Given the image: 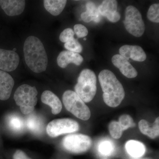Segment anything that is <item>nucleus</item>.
<instances>
[{"instance_id":"1","label":"nucleus","mask_w":159,"mask_h":159,"mask_svg":"<svg viewBox=\"0 0 159 159\" xmlns=\"http://www.w3.org/2000/svg\"><path fill=\"white\" fill-rule=\"evenodd\" d=\"M24 56L26 64L31 71L40 73L46 70L48 58L43 44L38 38L31 36L24 43Z\"/></svg>"},{"instance_id":"2","label":"nucleus","mask_w":159,"mask_h":159,"mask_svg":"<svg viewBox=\"0 0 159 159\" xmlns=\"http://www.w3.org/2000/svg\"><path fill=\"white\" fill-rule=\"evenodd\" d=\"M98 78L106 104L112 107L120 105L125 97V91L114 73L109 70H102L99 73Z\"/></svg>"},{"instance_id":"3","label":"nucleus","mask_w":159,"mask_h":159,"mask_svg":"<svg viewBox=\"0 0 159 159\" xmlns=\"http://www.w3.org/2000/svg\"><path fill=\"white\" fill-rule=\"evenodd\" d=\"M97 77L89 69L83 70L75 86V93L84 102L92 101L97 93Z\"/></svg>"},{"instance_id":"4","label":"nucleus","mask_w":159,"mask_h":159,"mask_svg":"<svg viewBox=\"0 0 159 159\" xmlns=\"http://www.w3.org/2000/svg\"><path fill=\"white\" fill-rule=\"evenodd\" d=\"M37 94L36 88L28 84H22L16 89L14 99L23 114L29 115L34 110L37 103Z\"/></svg>"},{"instance_id":"5","label":"nucleus","mask_w":159,"mask_h":159,"mask_svg":"<svg viewBox=\"0 0 159 159\" xmlns=\"http://www.w3.org/2000/svg\"><path fill=\"white\" fill-rule=\"evenodd\" d=\"M62 101L66 108L78 119L86 121L90 118L89 108L74 91H66Z\"/></svg>"},{"instance_id":"6","label":"nucleus","mask_w":159,"mask_h":159,"mask_svg":"<svg viewBox=\"0 0 159 159\" xmlns=\"http://www.w3.org/2000/svg\"><path fill=\"white\" fill-rule=\"evenodd\" d=\"M124 25L126 31L134 36L141 37L144 34L145 24L142 15L134 6H129L125 9Z\"/></svg>"},{"instance_id":"7","label":"nucleus","mask_w":159,"mask_h":159,"mask_svg":"<svg viewBox=\"0 0 159 159\" xmlns=\"http://www.w3.org/2000/svg\"><path fill=\"white\" fill-rule=\"evenodd\" d=\"M92 139L82 134H72L64 138L62 145L64 148L71 153H81L91 148Z\"/></svg>"},{"instance_id":"8","label":"nucleus","mask_w":159,"mask_h":159,"mask_svg":"<svg viewBox=\"0 0 159 159\" xmlns=\"http://www.w3.org/2000/svg\"><path fill=\"white\" fill-rule=\"evenodd\" d=\"M79 129V124L73 119H57L49 122L47 132L49 136L55 138L63 134L77 131Z\"/></svg>"},{"instance_id":"9","label":"nucleus","mask_w":159,"mask_h":159,"mask_svg":"<svg viewBox=\"0 0 159 159\" xmlns=\"http://www.w3.org/2000/svg\"><path fill=\"white\" fill-rule=\"evenodd\" d=\"M18 54L13 51L0 49V69L5 72H11L19 64Z\"/></svg>"},{"instance_id":"10","label":"nucleus","mask_w":159,"mask_h":159,"mask_svg":"<svg viewBox=\"0 0 159 159\" xmlns=\"http://www.w3.org/2000/svg\"><path fill=\"white\" fill-rule=\"evenodd\" d=\"M118 2L115 0H106L103 1L102 4L98 7V10L101 16L106 17L112 23L119 20L121 15L117 11Z\"/></svg>"},{"instance_id":"11","label":"nucleus","mask_w":159,"mask_h":159,"mask_svg":"<svg viewBox=\"0 0 159 159\" xmlns=\"http://www.w3.org/2000/svg\"><path fill=\"white\" fill-rule=\"evenodd\" d=\"M112 62L119 69L121 73L129 78H133L138 76V72L129 62L128 59L120 54H116L112 57Z\"/></svg>"},{"instance_id":"12","label":"nucleus","mask_w":159,"mask_h":159,"mask_svg":"<svg viewBox=\"0 0 159 159\" xmlns=\"http://www.w3.org/2000/svg\"><path fill=\"white\" fill-rule=\"evenodd\" d=\"M119 54L123 57L135 61L142 62L146 59V54L141 47L136 45H125L121 47L119 50Z\"/></svg>"},{"instance_id":"13","label":"nucleus","mask_w":159,"mask_h":159,"mask_svg":"<svg viewBox=\"0 0 159 159\" xmlns=\"http://www.w3.org/2000/svg\"><path fill=\"white\" fill-rule=\"evenodd\" d=\"M26 2L24 0H2L1 6L7 15L15 16L21 14L25 10Z\"/></svg>"},{"instance_id":"14","label":"nucleus","mask_w":159,"mask_h":159,"mask_svg":"<svg viewBox=\"0 0 159 159\" xmlns=\"http://www.w3.org/2000/svg\"><path fill=\"white\" fill-rule=\"evenodd\" d=\"M14 83V80L10 74L0 70V100L9 99Z\"/></svg>"},{"instance_id":"15","label":"nucleus","mask_w":159,"mask_h":159,"mask_svg":"<svg viewBox=\"0 0 159 159\" xmlns=\"http://www.w3.org/2000/svg\"><path fill=\"white\" fill-rule=\"evenodd\" d=\"M83 61V57L80 54L68 51H61L57 57V65L61 68H65L70 63L80 65Z\"/></svg>"},{"instance_id":"16","label":"nucleus","mask_w":159,"mask_h":159,"mask_svg":"<svg viewBox=\"0 0 159 159\" xmlns=\"http://www.w3.org/2000/svg\"><path fill=\"white\" fill-rule=\"evenodd\" d=\"M42 102L51 107V112L54 115H57L61 111L62 104L59 98L51 91H44L42 94Z\"/></svg>"},{"instance_id":"17","label":"nucleus","mask_w":159,"mask_h":159,"mask_svg":"<svg viewBox=\"0 0 159 159\" xmlns=\"http://www.w3.org/2000/svg\"><path fill=\"white\" fill-rule=\"evenodd\" d=\"M25 125L29 130L35 134L42 133L44 126L43 119L39 116L32 113L26 118Z\"/></svg>"},{"instance_id":"18","label":"nucleus","mask_w":159,"mask_h":159,"mask_svg":"<svg viewBox=\"0 0 159 159\" xmlns=\"http://www.w3.org/2000/svg\"><path fill=\"white\" fill-rule=\"evenodd\" d=\"M139 128L140 131L144 134L148 136L151 139H155L159 135V118H157L154 122L152 127H149V123L144 119L139 122Z\"/></svg>"},{"instance_id":"19","label":"nucleus","mask_w":159,"mask_h":159,"mask_svg":"<svg viewBox=\"0 0 159 159\" xmlns=\"http://www.w3.org/2000/svg\"><path fill=\"white\" fill-rule=\"evenodd\" d=\"M67 3L66 0H44V6L49 13L54 16L62 12Z\"/></svg>"},{"instance_id":"20","label":"nucleus","mask_w":159,"mask_h":159,"mask_svg":"<svg viewBox=\"0 0 159 159\" xmlns=\"http://www.w3.org/2000/svg\"><path fill=\"white\" fill-rule=\"evenodd\" d=\"M125 148L131 156L135 158L142 156L146 151L145 145L143 143L134 140H130L126 142Z\"/></svg>"},{"instance_id":"21","label":"nucleus","mask_w":159,"mask_h":159,"mask_svg":"<svg viewBox=\"0 0 159 159\" xmlns=\"http://www.w3.org/2000/svg\"><path fill=\"white\" fill-rule=\"evenodd\" d=\"M7 123L9 128L14 132H21L25 127V122L22 118L15 114L8 117Z\"/></svg>"},{"instance_id":"22","label":"nucleus","mask_w":159,"mask_h":159,"mask_svg":"<svg viewBox=\"0 0 159 159\" xmlns=\"http://www.w3.org/2000/svg\"><path fill=\"white\" fill-rule=\"evenodd\" d=\"M108 129L111 135L114 139H119L122 137L123 131L118 122H111L109 124Z\"/></svg>"},{"instance_id":"23","label":"nucleus","mask_w":159,"mask_h":159,"mask_svg":"<svg viewBox=\"0 0 159 159\" xmlns=\"http://www.w3.org/2000/svg\"><path fill=\"white\" fill-rule=\"evenodd\" d=\"M148 19L152 22H159V4H154L149 7L147 13Z\"/></svg>"},{"instance_id":"24","label":"nucleus","mask_w":159,"mask_h":159,"mask_svg":"<svg viewBox=\"0 0 159 159\" xmlns=\"http://www.w3.org/2000/svg\"><path fill=\"white\" fill-rule=\"evenodd\" d=\"M118 122L123 131L126 130L128 128L133 127L135 125L133 119L130 116L128 115L121 116L119 117Z\"/></svg>"},{"instance_id":"25","label":"nucleus","mask_w":159,"mask_h":159,"mask_svg":"<svg viewBox=\"0 0 159 159\" xmlns=\"http://www.w3.org/2000/svg\"><path fill=\"white\" fill-rule=\"evenodd\" d=\"M114 146L110 141H103L99 145L98 150L101 154L104 156H110L114 151Z\"/></svg>"},{"instance_id":"26","label":"nucleus","mask_w":159,"mask_h":159,"mask_svg":"<svg viewBox=\"0 0 159 159\" xmlns=\"http://www.w3.org/2000/svg\"><path fill=\"white\" fill-rule=\"evenodd\" d=\"M64 47L68 51L78 54L81 53L83 50L82 45L77 39L74 38L69 42L65 43Z\"/></svg>"},{"instance_id":"27","label":"nucleus","mask_w":159,"mask_h":159,"mask_svg":"<svg viewBox=\"0 0 159 159\" xmlns=\"http://www.w3.org/2000/svg\"><path fill=\"white\" fill-rule=\"evenodd\" d=\"M87 10L94 18V21L95 22L99 23L100 21V16L98 7L96 6L94 3L92 2H88L86 4Z\"/></svg>"},{"instance_id":"28","label":"nucleus","mask_w":159,"mask_h":159,"mask_svg":"<svg viewBox=\"0 0 159 159\" xmlns=\"http://www.w3.org/2000/svg\"><path fill=\"white\" fill-rule=\"evenodd\" d=\"M74 32L73 29L68 28L63 30L60 34L59 39L61 42L68 43L71 40L74 39Z\"/></svg>"},{"instance_id":"29","label":"nucleus","mask_w":159,"mask_h":159,"mask_svg":"<svg viewBox=\"0 0 159 159\" xmlns=\"http://www.w3.org/2000/svg\"><path fill=\"white\" fill-rule=\"evenodd\" d=\"M74 32L79 38L85 37L88 34V29L83 25L77 24L74 26Z\"/></svg>"},{"instance_id":"30","label":"nucleus","mask_w":159,"mask_h":159,"mask_svg":"<svg viewBox=\"0 0 159 159\" xmlns=\"http://www.w3.org/2000/svg\"><path fill=\"white\" fill-rule=\"evenodd\" d=\"M13 159H31L27 156L24 152L20 150H18L13 155Z\"/></svg>"},{"instance_id":"31","label":"nucleus","mask_w":159,"mask_h":159,"mask_svg":"<svg viewBox=\"0 0 159 159\" xmlns=\"http://www.w3.org/2000/svg\"><path fill=\"white\" fill-rule=\"evenodd\" d=\"M81 18L85 22L89 23L94 20V18L87 11L82 12L81 14Z\"/></svg>"},{"instance_id":"32","label":"nucleus","mask_w":159,"mask_h":159,"mask_svg":"<svg viewBox=\"0 0 159 159\" xmlns=\"http://www.w3.org/2000/svg\"><path fill=\"white\" fill-rule=\"evenodd\" d=\"M86 39H87L86 38H84V40H86Z\"/></svg>"},{"instance_id":"33","label":"nucleus","mask_w":159,"mask_h":159,"mask_svg":"<svg viewBox=\"0 0 159 159\" xmlns=\"http://www.w3.org/2000/svg\"><path fill=\"white\" fill-rule=\"evenodd\" d=\"M0 6H1V1H0Z\"/></svg>"}]
</instances>
